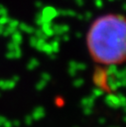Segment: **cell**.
Instances as JSON below:
<instances>
[{"instance_id": "1", "label": "cell", "mask_w": 126, "mask_h": 127, "mask_svg": "<svg viewBox=\"0 0 126 127\" xmlns=\"http://www.w3.org/2000/svg\"><path fill=\"white\" fill-rule=\"evenodd\" d=\"M86 50L94 63L101 65H119L126 58V21L117 13L96 17L85 35Z\"/></svg>"}]
</instances>
